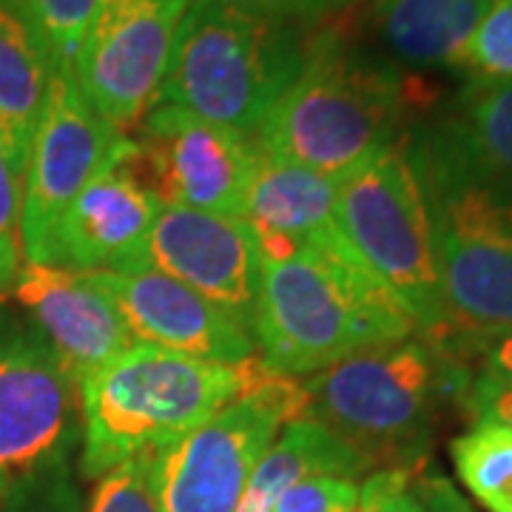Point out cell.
Listing matches in <instances>:
<instances>
[{"label": "cell", "instance_id": "1", "mask_svg": "<svg viewBox=\"0 0 512 512\" xmlns=\"http://www.w3.org/2000/svg\"><path fill=\"white\" fill-rule=\"evenodd\" d=\"M430 208L453 345L512 328V177L456 114L404 128Z\"/></svg>", "mask_w": 512, "mask_h": 512}, {"label": "cell", "instance_id": "2", "mask_svg": "<svg viewBox=\"0 0 512 512\" xmlns=\"http://www.w3.org/2000/svg\"><path fill=\"white\" fill-rule=\"evenodd\" d=\"M251 333L262 365L302 379L419 330L333 228L288 259L262 265Z\"/></svg>", "mask_w": 512, "mask_h": 512}, {"label": "cell", "instance_id": "3", "mask_svg": "<svg viewBox=\"0 0 512 512\" xmlns=\"http://www.w3.org/2000/svg\"><path fill=\"white\" fill-rule=\"evenodd\" d=\"M407 89L384 57L319 29L311 57L291 89L254 131L262 154L345 180L402 134Z\"/></svg>", "mask_w": 512, "mask_h": 512}, {"label": "cell", "instance_id": "4", "mask_svg": "<svg viewBox=\"0 0 512 512\" xmlns=\"http://www.w3.org/2000/svg\"><path fill=\"white\" fill-rule=\"evenodd\" d=\"M470 367L407 336L359 350L305 379V416L365 461L367 470L421 467L439 407L464 396Z\"/></svg>", "mask_w": 512, "mask_h": 512}, {"label": "cell", "instance_id": "5", "mask_svg": "<svg viewBox=\"0 0 512 512\" xmlns=\"http://www.w3.org/2000/svg\"><path fill=\"white\" fill-rule=\"evenodd\" d=\"M262 373L259 359L222 365L148 345L128 348L80 382L83 476L100 478L128 458L160 453L248 393Z\"/></svg>", "mask_w": 512, "mask_h": 512}, {"label": "cell", "instance_id": "6", "mask_svg": "<svg viewBox=\"0 0 512 512\" xmlns=\"http://www.w3.org/2000/svg\"><path fill=\"white\" fill-rule=\"evenodd\" d=\"M322 26L191 0L157 103L254 134L291 89Z\"/></svg>", "mask_w": 512, "mask_h": 512}, {"label": "cell", "instance_id": "7", "mask_svg": "<svg viewBox=\"0 0 512 512\" xmlns=\"http://www.w3.org/2000/svg\"><path fill=\"white\" fill-rule=\"evenodd\" d=\"M336 231L350 254L390 293L421 339L453 345V325L441 291L430 208L410 154L407 131L339 180Z\"/></svg>", "mask_w": 512, "mask_h": 512}, {"label": "cell", "instance_id": "8", "mask_svg": "<svg viewBox=\"0 0 512 512\" xmlns=\"http://www.w3.org/2000/svg\"><path fill=\"white\" fill-rule=\"evenodd\" d=\"M308 410L305 384L265 367L262 379L183 439L154 453L160 512H234L279 430Z\"/></svg>", "mask_w": 512, "mask_h": 512}, {"label": "cell", "instance_id": "9", "mask_svg": "<svg viewBox=\"0 0 512 512\" xmlns=\"http://www.w3.org/2000/svg\"><path fill=\"white\" fill-rule=\"evenodd\" d=\"M80 387L37 330L0 328V501L66 473Z\"/></svg>", "mask_w": 512, "mask_h": 512}, {"label": "cell", "instance_id": "10", "mask_svg": "<svg viewBox=\"0 0 512 512\" xmlns=\"http://www.w3.org/2000/svg\"><path fill=\"white\" fill-rule=\"evenodd\" d=\"M134 171L160 205L242 220L259 148L254 134L157 103L137 123Z\"/></svg>", "mask_w": 512, "mask_h": 512}, {"label": "cell", "instance_id": "11", "mask_svg": "<svg viewBox=\"0 0 512 512\" xmlns=\"http://www.w3.org/2000/svg\"><path fill=\"white\" fill-rule=\"evenodd\" d=\"M191 0H100L72 77L100 117L126 134L157 106Z\"/></svg>", "mask_w": 512, "mask_h": 512}, {"label": "cell", "instance_id": "12", "mask_svg": "<svg viewBox=\"0 0 512 512\" xmlns=\"http://www.w3.org/2000/svg\"><path fill=\"white\" fill-rule=\"evenodd\" d=\"M123 137L86 100L72 72L55 74L23 171L20 237L26 262L43 259L57 220L109 163Z\"/></svg>", "mask_w": 512, "mask_h": 512}, {"label": "cell", "instance_id": "13", "mask_svg": "<svg viewBox=\"0 0 512 512\" xmlns=\"http://www.w3.org/2000/svg\"><path fill=\"white\" fill-rule=\"evenodd\" d=\"M160 208L134 171V140L126 134L109 163L63 211L37 265L80 274L140 271L146 268L148 231Z\"/></svg>", "mask_w": 512, "mask_h": 512}, {"label": "cell", "instance_id": "14", "mask_svg": "<svg viewBox=\"0 0 512 512\" xmlns=\"http://www.w3.org/2000/svg\"><path fill=\"white\" fill-rule=\"evenodd\" d=\"M146 268L200 293L242 328H254L262 262L251 228L239 217L163 205L148 231Z\"/></svg>", "mask_w": 512, "mask_h": 512}, {"label": "cell", "instance_id": "15", "mask_svg": "<svg viewBox=\"0 0 512 512\" xmlns=\"http://www.w3.org/2000/svg\"><path fill=\"white\" fill-rule=\"evenodd\" d=\"M89 276L109 296L137 345L222 365L256 359L251 330L171 276L154 268L97 271Z\"/></svg>", "mask_w": 512, "mask_h": 512}, {"label": "cell", "instance_id": "16", "mask_svg": "<svg viewBox=\"0 0 512 512\" xmlns=\"http://www.w3.org/2000/svg\"><path fill=\"white\" fill-rule=\"evenodd\" d=\"M12 291L77 387L137 345L109 296L89 274L23 262Z\"/></svg>", "mask_w": 512, "mask_h": 512}, {"label": "cell", "instance_id": "17", "mask_svg": "<svg viewBox=\"0 0 512 512\" xmlns=\"http://www.w3.org/2000/svg\"><path fill=\"white\" fill-rule=\"evenodd\" d=\"M336 191L339 180L259 151L242 202V222L254 234L259 262H282L308 239L333 231Z\"/></svg>", "mask_w": 512, "mask_h": 512}, {"label": "cell", "instance_id": "18", "mask_svg": "<svg viewBox=\"0 0 512 512\" xmlns=\"http://www.w3.org/2000/svg\"><path fill=\"white\" fill-rule=\"evenodd\" d=\"M55 74L15 0H0V148L20 180Z\"/></svg>", "mask_w": 512, "mask_h": 512}, {"label": "cell", "instance_id": "19", "mask_svg": "<svg viewBox=\"0 0 512 512\" xmlns=\"http://www.w3.org/2000/svg\"><path fill=\"white\" fill-rule=\"evenodd\" d=\"M493 0H373V26L413 69H456Z\"/></svg>", "mask_w": 512, "mask_h": 512}, {"label": "cell", "instance_id": "20", "mask_svg": "<svg viewBox=\"0 0 512 512\" xmlns=\"http://www.w3.org/2000/svg\"><path fill=\"white\" fill-rule=\"evenodd\" d=\"M365 473L362 458L339 439H333L319 421L302 416L288 421L274 444L265 450V456L259 458L234 512H271L279 495L302 478L339 476L356 481Z\"/></svg>", "mask_w": 512, "mask_h": 512}, {"label": "cell", "instance_id": "21", "mask_svg": "<svg viewBox=\"0 0 512 512\" xmlns=\"http://www.w3.org/2000/svg\"><path fill=\"white\" fill-rule=\"evenodd\" d=\"M461 484L490 512H512V430L476 421L450 444Z\"/></svg>", "mask_w": 512, "mask_h": 512}, {"label": "cell", "instance_id": "22", "mask_svg": "<svg viewBox=\"0 0 512 512\" xmlns=\"http://www.w3.org/2000/svg\"><path fill=\"white\" fill-rule=\"evenodd\" d=\"M453 114L478 151L512 177V83L464 86Z\"/></svg>", "mask_w": 512, "mask_h": 512}, {"label": "cell", "instance_id": "23", "mask_svg": "<svg viewBox=\"0 0 512 512\" xmlns=\"http://www.w3.org/2000/svg\"><path fill=\"white\" fill-rule=\"evenodd\" d=\"M15 6L40 37L55 72H72L100 0H15Z\"/></svg>", "mask_w": 512, "mask_h": 512}, {"label": "cell", "instance_id": "24", "mask_svg": "<svg viewBox=\"0 0 512 512\" xmlns=\"http://www.w3.org/2000/svg\"><path fill=\"white\" fill-rule=\"evenodd\" d=\"M453 72L464 74L467 86L512 83V0H493Z\"/></svg>", "mask_w": 512, "mask_h": 512}, {"label": "cell", "instance_id": "25", "mask_svg": "<svg viewBox=\"0 0 512 512\" xmlns=\"http://www.w3.org/2000/svg\"><path fill=\"white\" fill-rule=\"evenodd\" d=\"M89 512H160L154 493V453L128 458L97 478Z\"/></svg>", "mask_w": 512, "mask_h": 512}, {"label": "cell", "instance_id": "26", "mask_svg": "<svg viewBox=\"0 0 512 512\" xmlns=\"http://www.w3.org/2000/svg\"><path fill=\"white\" fill-rule=\"evenodd\" d=\"M20 217H23V180L0 148V296L15 288V279L26 262Z\"/></svg>", "mask_w": 512, "mask_h": 512}, {"label": "cell", "instance_id": "27", "mask_svg": "<svg viewBox=\"0 0 512 512\" xmlns=\"http://www.w3.org/2000/svg\"><path fill=\"white\" fill-rule=\"evenodd\" d=\"M359 484L353 478L313 476L291 484L271 512H356Z\"/></svg>", "mask_w": 512, "mask_h": 512}, {"label": "cell", "instance_id": "28", "mask_svg": "<svg viewBox=\"0 0 512 512\" xmlns=\"http://www.w3.org/2000/svg\"><path fill=\"white\" fill-rule=\"evenodd\" d=\"M419 473L421 467H387L370 473L359 487L356 512H427L416 487Z\"/></svg>", "mask_w": 512, "mask_h": 512}, {"label": "cell", "instance_id": "29", "mask_svg": "<svg viewBox=\"0 0 512 512\" xmlns=\"http://www.w3.org/2000/svg\"><path fill=\"white\" fill-rule=\"evenodd\" d=\"M208 3L234 6V9H245V12L265 15V18L322 26V20H328L336 12H345L348 6L359 3V0H208Z\"/></svg>", "mask_w": 512, "mask_h": 512}, {"label": "cell", "instance_id": "30", "mask_svg": "<svg viewBox=\"0 0 512 512\" xmlns=\"http://www.w3.org/2000/svg\"><path fill=\"white\" fill-rule=\"evenodd\" d=\"M461 404L476 416V421H495L512 430V382L476 373L461 396Z\"/></svg>", "mask_w": 512, "mask_h": 512}, {"label": "cell", "instance_id": "31", "mask_svg": "<svg viewBox=\"0 0 512 512\" xmlns=\"http://www.w3.org/2000/svg\"><path fill=\"white\" fill-rule=\"evenodd\" d=\"M453 356L461 362H467V356H476L478 373L512 382V328L498 330L493 336L461 342L453 350Z\"/></svg>", "mask_w": 512, "mask_h": 512}, {"label": "cell", "instance_id": "32", "mask_svg": "<svg viewBox=\"0 0 512 512\" xmlns=\"http://www.w3.org/2000/svg\"><path fill=\"white\" fill-rule=\"evenodd\" d=\"M416 487H419L421 504H424L427 512H476L473 504L453 487V481H447L444 476H424V473H419Z\"/></svg>", "mask_w": 512, "mask_h": 512}, {"label": "cell", "instance_id": "33", "mask_svg": "<svg viewBox=\"0 0 512 512\" xmlns=\"http://www.w3.org/2000/svg\"><path fill=\"white\" fill-rule=\"evenodd\" d=\"M0 299H3V296H0Z\"/></svg>", "mask_w": 512, "mask_h": 512}]
</instances>
